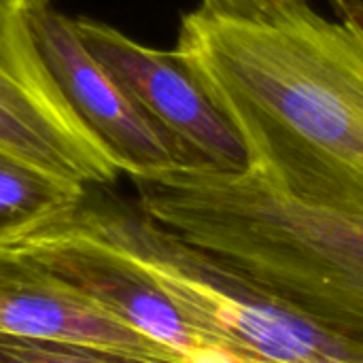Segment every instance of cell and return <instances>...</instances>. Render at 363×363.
<instances>
[{"label": "cell", "mask_w": 363, "mask_h": 363, "mask_svg": "<svg viewBox=\"0 0 363 363\" xmlns=\"http://www.w3.org/2000/svg\"><path fill=\"white\" fill-rule=\"evenodd\" d=\"M172 53L283 194L363 217V26L306 0H200Z\"/></svg>", "instance_id": "cell-1"}, {"label": "cell", "mask_w": 363, "mask_h": 363, "mask_svg": "<svg viewBox=\"0 0 363 363\" xmlns=\"http://www.w3.org/2000/svg\"><path fill=\"white\" fill-rule=\"evenodd\" d=\"M138 206L363 363V217L304 204L251 168L132 177Z\"/></svg>", "instance_id": "cell-2"}, {"label": "cell", "mask_w": 363, "mask_h": 363, "mask_svg": "<svg viewBox=\"0 0 363 363\" xmlns=\"http://www.w3.org/2000/svg\"><path fill=\"white\" fill-rule=\"evenodd\" d=\"M0 149L83 187L121 174L47 70L15 0H0Z\"/></svg>", "instance_id": "cell-3"}, {"label": "cell", "mask_w": 363, "mask_h": 363, "mask_svg": "<svg viewBox=\"0 0 363 363\" xmlns=\"http://www.w3.org/2000/svg\"><path fill=\"white\" fill-rule=\"evenodd\" d=\"M23 13L47 70L121 172L132 179L174 166H198L189 149L91 55L72 19L55 11L49 0H30Z\"/></svg>", "instance_id": "cell-4"}, {"label": "cell", "mask_w": 363, "mask_h": 363, "mask_svg": "<svg viewBox=\"0 0 363 363\" xmlns=\"http://www.w3.org/2000/svg\"><path fill=\"white\" fill-rule=\"evenodd\" d=\"M72 23L91 55L164 130L189 149L198 166L249 168L240 136L172 51L145 47L96 19L79 17Z\"/></svg>", "instance_id": "cell-5"}, {"label": "cell", "mask_w": 363, "mask_h": 363, "mask_svg": "<svg viewBox=\"0 0 363 363\" xmlns=\"http://www.w3.org/2000/svg\"><path fill=\"white\" fill-rule=\"evenodd\" d=\"M0 334L94 347L149 362L189 363L183 355L123 323L38 264L2 247Z\"/></svg>", "instance_id": "cell-6"}, {"label": "cell", "mask_w": 363, "mask_h": 363, "mask_svg": "<svg viewBox=\"0 0 363 363\" xmlns=\"http://www.w3.org/2000/svg\"><path fill=\"white\" fill-rule=\"evenodd\" d=\"M85 189L0 149V245L70 213Z\"/></svg>", "instance_id": "cell-7"}, {"label": "cell", "mask_w": 363, "mask_h": 363, "mask_svg": "<svg viewBox=\"0 0 363 363\" xmlns=\"http://www.w3.org/2000/svg\"><path fill=\"white\" fill-rule=\"evenodd\" d=\"M0 363H160L81 345L43 342L0 334Z\"/></svg>", "instance_id": "cell-8"}, {"label": "cell", "mask_w": 363, "mask_h": 363, "mask_svg": "<svg viewBox=\"0 0 363 363\" xmlns=\"http://www.w3.org/2000/svg\"><path fill=\"white\" fill-rule=\"evenodd\" d=\"M338 17H351L363 26V0H338L334 2Z\"/></svg>", "instance_id": "cell-9"}, {"label": "cell", "mask_w": 363, "mask_h": 363, "mask_svg": "<svg viewBox=\"0 0 363 363\" xmlns=\"http://www.w3.org/2000/svg\"><path fill=\"white\" fill-rule=\"evenodd\" d=\"M15 2H19V4H21V6H26V4H28V2H30V0H15Z\"/></svg>", "instance_id": "cell-10"}, {"label": "cell", "mask_w": 363, "mask_h": 363, "mask_svg": "<svg viewBox=\"0 0 363 363\" xmlns=\"http://www.w3.org/2000/svg\"><path fill=\"white\" fill-rule=\"evenodd\" d=\"M306 2H308V0H306ZM334 2H338V0H332V4H334Z\"/></svg>", "instance_id": "cell-11"}]
</instances>
